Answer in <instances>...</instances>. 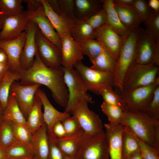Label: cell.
<instances>
[{"mask_svg":"<svg viewBox=\"0 0 159 159\" xmlns=\"http://www.w3.org/2000/svg\"><path fill=\"white\" fill-rule=\"evenodd\" d=\"M19 81L22 85H44L50 90L53 99L58 104L65 107L67 104L68 93L62 67L47 66L42 61L37 53L32 66L21 72Z\"/></svg>","mask_w":159,"mask_h":159,"instance_id":"obj_1","label":"cell"},{"mask_svg":"<svg viewBox=\"0 0 159 159\" xmlns=\"http://www.w3.org/2000/svg\"><path fill=\"white\" fill-rule=\"evenodd\" d=\"M121 124L127 127L138 138L159 152V121L144 112L126 110Z\"/></svg>","mask_w":159,"mask_h":159,"instance_id":"obj_2","label":"cell"},{"mask_svg":"<svg viewBox=\"0 0 159 159\" xmlns=\"http://www.w3.org/2000/svg\"><path fill=\"white\" fill-rule=\"evenodd\" d=\"M140 26L130 30L124 39L114 73V85L123 90V82L127 69L135 62L137 36Z\"/></svg>","mask_w":159,"mask_h":159,"instance_id":"obj_3","label":"cell"},{"mask_svg":"<svg viewBox=\"0 0 159 159\" xmlns=\"http://www.w3.org/2000/svg\"><path fill=\"white\" fill-rule=\"evenodd\" d=\"M159 66L153 63L146 64L134 63L125 74L123 90L133 89L153 83L159 77Z\"/></svg>","mask_w":159,"mask_h":159,"instance_id":"obj_4","label":"cell"},{"mask_svg":"<svg viewBox=\"0 0 159 159\" xmlns=\"http://www.w3.org/2000/svg\"><path fill=\"white\" fill-rule=\"evenodd\" d=\"M62 68L64 81L68 93V101L64 112L69 114L82 101L92 103V98L87 92V88L77 71L74 68L68 69Z\"/></svg>","mask_w":159,"mask_h":159,"instance_id":"obj_5","label":"cell"},{"mask_svg":"<svg viewBox=\"0 0 159 159\" xmlns=\"http://www.w3.org/2000/svg\"><path fill=\"white\" fill-rule=\"evenodd\" d=\"M75 159H110L105 132L93 136L84 133Z\"/></svg>","mask_w":159,"mask_h":159,"instance_id":"obj_6","label":"cell"},{"mask_svg":"<svg viewBox=\"0 0 159 159\" xmlns=\"http://www.w3.org/2000/svg\"><path fill=\"white\" fill-rule=\"evenodd\" d=\"M74 67L78 72L88 91L100 95L104 88L114 85V73L102 72L92 68L82 61L77 63Z\"/></svg>","mask_w":159,"mask_h":159,"instance_id":"obj_7","label":"cell"},{"mask_svg":"<svg viewBox=\"0 0 159 159\" xmlns=\"http://www.w3.org/2000/svg\"><path fill=\"white\" fill-rule=\"evenodd\" d=\"M158 85L159 77L150 85L121 91L120 95L124 105V110H129L143 112Z\"/></svg>","mask_w":159,"mask_h":159,"instance_id":"obj_8","label":"cell"},{"mask_svg":"<svg viewBox=\"0 0 159 159\" xmlns=\"http://www.w3.org/2000/svg\"><path fill=\"white\" fill-rule=\"evenodd\" d=\"M88 103L86 101L81 102L70 113L77 120L84 134L88 136H93L105 131L101 120L97 114L90 109Z\"/></svg>","mask_w":159,"mask_h":159,"instance_id":"obj_9","label":"cell"},{"mask_svg":"<svg viewBox=\"0 0 159 159\" xmlns=\"http://www.w3.org/2000/svg\"><path fill=\"white\" fill-rule=\"evenodd\" d=\"M159 55V42H156L145 29L140 27L136 45L134 63L146 64L153 63Z\"/></svg>","mask_w":159,"mask_h":159,"instance_id":"obj_10","label":"cell"},{"mask_svg":"<svg viewBox=\"0 0 159 159\" xmlns=\"http://www.w3.org/2000/svg\"><path fill=\"white\" fill-rule=\"evenodd\" d=\"M36 40L37 53L42 62L50 67L62 66L60 50L45 38L38 28L36 34Z\"/></svg>","mask_w":159,"mask_h":159,"instance_id":"obj_11","label":"cell"},{"mask_svg":"<svg viewBox=\"0 0 159 159\" xmlns=\"http://www.w3.org/2000/svg\"><path fill=\"white\" fill-rule=\"evenodd\" d=\"M16 82L12 84L10 92L15 97L18 106L26 120L34 104L36 94L41 85H24Z\"/></svg>","mask_w":159,"mask_h":159,"instance_id":"obj_12","label":"cell"},{"mask_svg":"<svg viewBox=\"0 0 159 159\" xmlns=\"http://www.w3.org/2000/svg\"><path fill=\"white\" fill-rule=\"evenodd\" d=\"M26 11L29 21L34 23L42 35L60 50L61 39L46 16L42 4L34 10Z\"/></svg>","mask_w":159,"mask_h":159,"instance_id":"obj_13","label":"cell"},{"mask_svg":"<svg viewBox=\"0 0 159 159\" xmlns=\"http://www.w3.org/2000/svg\"><path fill=\"white\" fill-rule=\"evenodd\" d=\"M29 21L26 11L18 15L7 16L0 31V40L15 39L27 29Z\"/></svg>","mask_w":159,"mask_h":159,"instance_id":"obj_14","label":"cell"},{"mask_svg":"<svg viewBox=\"0 0 159 159\" xmlns=\"http://www.w3.org/2000/svg\"><path fill=\"white\" fill-rule=\"evenodd\" d=\"M38 29L34 23L29 21L20 59L21 72L30 68L34 63L37 53L36 37Z\"/></svg>","mask_w":159,"mask_h":159,"instance_id":"obj_15","label":"cell"},{"mask_svg":"<svg viewBox=\"0 0 159 159\" xmlns=\"http://www.w3.org/2000/svg\"><path fill=\"white\" fill-rule=\"evenodd\" d=\"M26 30L17 38L9 40H0V48L6 53L8 59L9 69L13 72H21L20 59L25 43Z\"/></svg>","mask_w":159,"mask_h":159,"instance_id":"obj_16","label":"cell"},{"mask_svg":"<svg viewBox=\"0 0 159 159\" xmlns=\"http://www.w3.org/2000/svg\"><path fill=\"white\" fill-rule=\"evenodd\" d=\"M95 39L117 60L124 39L105 24L95 30Z\"/></svg>","mask_w":159,"mask_h":159,"instance_id":"obj_17","label":"cell"},{"mask_svg":"<svg viewBox=\"0 0 159 159\" xmlns=\"http://www.w3.org/2000/svg\"><path fill=\"white\" fill-rule=\"evenodd\" d=\"M60 39L62 66L66 69H73L77 63L83 59L80 44L71 35Z\"/></svg>","mask_w":159,"mask_h":159,"instance_id":"obj_18","label":"cell"},{"mask_svg":"<svg viewBox=\"0 0 159 159\" xmlns=\"http://www.w3.org/2000/svg\"><path fill=\"white\" fill-rule=\"evenodd\" d=\"M40 1L46 16L60 38L71 35L75 20L65 15H60L56 13L50 6L48 0Z\"/></svg>","mask_w":159,"mask_h":159,"instance_id":"obj_19","label":"cell"},{"mask_svg":"<svg viewBox=\"0 0 159 159\" xmlns=\"http://www.w3.org/2000/svg\"><path fill=\"white\" fill-rule=\"evenodd\" d=\"M108 143L110 159H122V137L124 126L110 123L104 125Z\"/></svg>","mask_w":159,"mask_h":159,"instance_id":"obj_20","label":"cell"},{"mask_svg":"<svg viewBox=\"0 0 159 159\" xmlns=\"http://www.w3.org/2000/svg\"><path fill=\"white\" fill-rule=\"evenodd\" d=\"M37 93L43 107L44 122L47 126V132L52 133L54 124L57 122L63 121L70 116V114L62 112L56 109L50 102L45 92L40 88Z\"/></svg>","mask_w":159,"mask_h":159,"instance_id":"obj_21","label":"cell"},{"mask_svg":"<svg viewBox=\"0 0 159 159\" xmlns=\"http://www.w3.org/2000/svg\"><path fill=\"white\" fill-rule=\"evenodd\" d=\"M31 145L36 159H48L49 144L47 127L44 122L32 134Z\"/></svg>","mask_w":159,"mask_h":159,"instance_id":"obj_22","label":"cell"},{"mask_svg":"<svg viewBox=\"0 0 159 159\" xmlns=\"http://www.w3.org/2000/svg\"><path fill=\"white\" fill-rule=\"evenodd\" d=\"M101 1L102 7L107 14L106 24L124 39L130 30L127 29L121 22L115 8L113 0H103Z\"/></svg>","mask_w":159,"mask_h":159,"instance_id":"obj_23","label":"cell"},{"mask_svg":"<svg viewBox=\"0 0 159 159\" xmlns=\"http://www.w3.org/2000/svg\"><path fill=\"white\" fill-rule=\"evenodd\" d=\"M74 14L77 19L86 20L102 8L101 0H74Z\"/></svg>","mask_w":159,"mask_h":159,"instance_id":"obj_24","label":"cell"},{"mask_svg":"<svg viewBox=\"0 0 159 159\" xmlns=\"http://www.w3.org/2000/svg\"><path fill=\"white\" fill-rule=\"evenodd\" d=\"M83 133L81 129L74 134L57 138L58 145L64 155L75 158Z\"/></svg>","mask_w":159,"mask_h":159,"instance_id":"obj_25","label":"cell"},{"mask_svg":"<svg viewBox=\"0 0 159 159\" xmlns=\"http://www.w3.org/2000/svg\"><path fill=\"white\" fill-rule=\"evenodd\" d=\"M114 4L121 22L128 30L130 31L138 27L143 23L140 16L132 8Z\"/></svg>","mask_w":159,"mask_h":159,"instance_id":"obj_26","label":"cell"},{"mask_svg":"<svg viewBox=\"0 0 159 159\" xmlns=\"http://www.w3.org/2000/svg\"><path fill=\"white\" fill-rule=\"evenodd\" d=\"M42 106L41 99L36 93L34 104L26 119L27 127L32 134L44 123Z\"/></svg>","mask_w":159,"mask_h":159,"instance_id":"obj_27","label":"cell"},{"mask_svg":"<svg viewBox=\"0 0 159 159\" xmlns=\"http://www.w3.org/2000/svg\"><path fill=\"white\" fill-rule=\"evenodd\" d=\"M3 120L27 127L26 120L18 106L16 97L11 93L7 106L4 110Z\"/></svg>","mask_w":159,"mask_h":159,"instance_id":"obj_28","label":"cell"},{"mask_svg":"<svg viewBox=\"0 0 159 159\" xmlns=\"http://www.w3.org/2000/svg\"><path fill=\"white\" fill-rule=\"evenodd\" d=\"M92 68L107 72L114 73L117 60L107 50L103 48L101 53L91 61Z\"/></svg>","mask_w":159,"mask_h":159,"instance_id":"obj_29","label":"cell"},{"mask_svg":"<svg viewBox=\"0 0 159 159\" xmlns=\"http://www.w3.org/2000/svg\"><path fill=\"white\" fill-rule=\"evenodd\" d=\"M71 35L75 41L80 43L89 39H95V30L86 20L76 19Z\"/></svg>","mask_w":159,"mask_h":159,"instance_id":"obj_30","label":"cell"},{"mask_svg":"<svg viewBox=\"0 0 159 159\" xmlns=\"http://www.w3.org/2000/svg\"><path fill=\"white\" fill-rule=\"evenodd\" d=\"M20 73L9 69L4 74L0 82V103L4 110L7 105L11 85L14 82L19 81Z\"/></svg>","mask_w":159,"mask_h":159,"instance_id":"obj_31","label":"cell"},{"mask_svg":"<svg viewBox=\"0 0 159 159\" xmlns=\"http://www.w3.org/2000/svg\"><path fill=\"white\" fill-rule=\"evenodd\" d=\"M140 150L136 137L129 129L124 126L122 137V155L125 159Z\"/></svg>","mask_w":159,"mask_h":159,"instance_id":"obj_32","label":"cell"},{"mask_svg":"<svg viewBox=\"0 0 159 159\" xmlns=\"http://www.w3.org/2000/svg\"><path fill=\"white\" fill-rule=\"evenodd\" d=\"M7 159H33L35 158L32 150L16 140L6 148Z\"/></svg>","mask_w":159,"mask_h":159,"instance_id":"obj_33","label":"cell"},{"mask_svg":"<svg viewBox=\"0 0 159 159\" xmlns=\"http://www.w3.org/2000/svg\"><path fill=\"white\" fill-rule=\"evenodd\" d=\"M53 10L58 14L67 16L76 20L74 14V0H48Z\"/></svg>","mask_w":159,"mask_h":159,"instance_id":"obj_34","label":"cell"},{"mask_svg":"<svg viewBox=\"0 0 159 159\" xmlns=\"http://www.w3.org/2000/svg\"><path fill=\"white\" fill-rule=\"evenodd\" d=\"M83 55H87L92 61L102 52L103 47L97 39H89L79 43Z\"/></svg>","mask_w":159,"mask_h":159,"instance_id":"obj_35","label":"cell"},{"mask_svg":"<svg viewBox=\"0 0 159 159\" xmlns=\"http://www.w3.org/2000/svg\"><path fill=\"white\" fill-rule=\"evenodd\" d=\"M101 108L102 111L107 116L109 123L121 124L123 111L120 107L103 101L101 105Z\"/></svg>","mask_w":159,"mask_h":159,"instance_id":"obj_36","label":"cell"},{"mask_svg":"<svg viewBox=\"0 0 159 159\" xmlns=\"http://www.w3.org/2000/svg\"><path fill=\"white\" fill-rule=\"evenodd\" d=\"M16 140L11 122L3 120L0 126V146L6 149Z\"/></svg>","mask_w":159,"mask_h":159,"instance_id":"obj_37","label":"cell"},{"mask_svg":"<svg viewBox=\"0 0 159 159\" xmlns=\"http://www.w3.org/2000/svg\"><path fill=\"white\" fill-rule=\"evenodd\" d=\"M22 0H0V10L7 16L19 14L23 12Z\"/></svg>","mask_w":159,"mask_h":159,"instance_id":"obj_38","label":"cell"},{"mask_svg":"<svg viewBox=\"0 0 159 159\" xmlns=\"http://www.w3.org/2000/svg\"><path fill=\"white\" fill-rule=\"evenodd\" d=\"M11 123L16 140L32 150L31 143L32 134L29 129L23 125L12 122Z\"/></svg>","mask_w":159,"mask_h":159,"instance_id":"obj_39","label":"cell"},{"mask_svg":"<svg viewBox=\"0 0 159 159\" xmlns=\"http://www.w3.org/2000/svg\"><path fill=\"white\" fill-rule=\"evenodd\" d=\"M143 23L148 32L156 42H159V11L152 10L148 18Z\"/></svg>","mask_w":159,"mask_h":159,"instance_id":"obj_40","label":"cell"},{"mask_svg":"<svg viewBox=\"0 0 159 159\" xmlns=\"http://www.w3.org/2000/svg\"><path fill=\"white\" fill-rule=\"evenodd\" d=\"M100 95L102 96L104 102L118 106L123 111L124 110V105L120 95L116 93L112 87H107L103 89L100 92Z\"/></svg>","mask_w":159,"mask_h":159,"instance_id":"obj_41","label":"cell"},{"mask_svg":"<svg viewBox=\"0 0 159 159\" xmlns=\"http://www.w3.org/2000/svg\"><path fill=\"white\" fill-rule=\"evenodd\" d=\"M143 112L152 118L159 121V85L155 89L151 100Z\"/></svg>","mask_w":159,"mask_h":159,"instance_id":"obj_42","label":"cell"},{"mask_svg":"<svg viewBox=\"0 0 159 159\" xmlns=\"http://www.w3.org/2000/svg\"><path fill=\"white\" fill-rule=\"evenodd\" d=\"M49 144L48 159H63V154L57 141V138L52 133L47 132Z\"/></svg>","mask_w":159,"mask_h":159,"instance_id":"obj_43","label":"cell"},{"mask_svg":"<svg viewBox=\"0 0 159 159\" xmlns=\"http://www.w3.org/2000/svg\"><path fill=\"white\" fill-rule=\"evenodd\" d=\"M131 8L137 13L143 23L148 18L152 10L149 6L147 1L144 0H134Z\"/></svg>","mask_w":159,"mask_h":159,"instance_id":"obj_44","label":"cell"},{"mask_svg":"<svg viewBox=\"0 0 159 159\" xmlns=\"http://www.w3.org/2000/svg\"><path fill=\"white\" fill-rule=\"evenodd\" d=\"M107 20V14L103 8L85 20L94 29L96 30L106 24Z\"/></svg>","mask_w":159,"mask_h":159,"instance_id":"obj_45","label":"cell"},{"mask_svg":"<svg viewBox=\"0 0 159 159\" xmlns=\"http://www.w3.org/2000/svg\"><path fill=\"white\" fill-rule=\"evenodd\" d=\"M136 138L139 144L143 159H159V152L145 143Z\"/></svg>","mask_w":159,"mask_h":159,"instance_id":"obj_46","label":"cell"},{"mask_svg":"<svg viewBox=\"0 0 159 159\" xmlns=\"http://www.w3.org/2000/svg\"><path fill=\"white\" fill-rule=\"evenodd\" d=\"M65 129L66 135L74 134L81 129L79 124L73 116H69L62 122Z\"/></svg>","mask_w":159,"mask_h":159,"instance_id":"obj_47","label":"cell"},{"mask_svg":"<svg viewBox=\"0 0 159 159\" xmlns=\"http://www.w3.org/2000/svg\"><path fill=\"white\" fill-rule=\"evenodd\" d=\"M52 133L57 138H62L66 135L65 129L62 122H57L54 124L52 128Z\"/></svg>","mask_w":159,"mask_h":159,"instance_id":"obj_48","label":"cell"},{"mask_svg":"<svg viewBox=\"0 0 159 159\" xmlns=\"http://www.w3.org/2000/svg\"><path fill=\"white\" fill-rule=\"evenodd\" d=\"M26 3L27 10L31 11L35 10L42 5L40 0H24Z\"/></svg>","mask_w":159,"mask_h":159,"instance_id":"obj_49","label":"cell"},{"mask_svg":"<svg viewBox=\"0 0 159 159\" xmlns=\"http://www.w3.org/2000/svg\"><path fill=\"white\" fill-rule=\"evenodd\" d=\"M113 1L115 4L131 8L134 0H113Z\"/></svg>","mask_w":159,"mask_h":159,"instance_id":"obj_50","label":"cell"},{"mask_svg":"<svg viewBox=\"0 0 159 159\" xmlns=\"http://www.w3.org/2000/svg\"><path fill=\"white\" fill-rule=\"evenodd\" d=\"M148 4L151 10L156 12L159 11V0H149Z\"/></svg>","mask_w":159,"mask_h":159,"instance_id":"obj_51","label":"cell"},{"mask_svg":"<svg viewBox=\"0 0 159 159\" xmlns=\"http://www.w3.org/2000/svg\"><path fill=\"white\" fill-rule=\"evenodd\" d=\"M8 63L7 55L4 51L0 48V63Z\"/></svg>","mask_w":159,"mask_h":159,"instance_id":"obj_52","label":"cell"},{"mask_svg":"<svg viewBox=\"0 0 159 159\" xmlns=\"http://www.w3.org/2000/svg\"><path fill=\"white\" fill-rule=\"evenodd\" d=\"M9 69L8 63H0V76L4 74Z\"/></svg>","mask_w":159,"mask_h":159,"instance_id":"obj_53","label":"cell"},{"mask_svg":"<svg viewBox=\"0 0 159 159\" xmlns=\"http://www.w3.org/2000/svg\"><path fill=\"white\" fill-rule=\"evenodd\" d=\"M125 159H143L140 149L134 154Z\"/></svg>","mask_w":159,"mask_h":159,"instance_id":"obj_54","label":"cell"},{"mask_svg":"<svg viewBox=\"0 0 159 159\" xmlns=\"http://www.w3.org/2000/svg\"><path fill=\"white\" fill-rule=\"evenodd\" d=\"M6 16L0 10V31L2 29Z\"/></svg>","mask_w":159,"mask_h":159,"instance_id":"obj_55","label":"cell"},{"mask_svg":"<svg viewBox=\"0 0 159 159\" xmlns=\"http://www.w3.org/2000/svg\"><path fill=\"white\" fill-rule=\"evenodd\" d=\"M0 159H7L6 149L0 146Z\"/></svg>","mask_w":159,"mask_h":159,"instance_id":"obj_56","label":"cell"},{"mask_svg":"<svg viewBox=\"0 0 159 159\" xmlns=\"http://www.w3.org/2000/svg\"><path fill=\"white\" fill-rule=\"evenodd\" d=\"M4 109L0 103V126L3 120Z\"/></svg>","mask_w":159,"mask_h":159,"instance_id":"obj_57","label":"cell"},{"mask_svg":"<svg viewBox=\"0 0 159 159\" xmlns=\"http://www.w3.org/2000/svg\"><path fill=\"white\" fill-rule=\"evenodd\" d=\"M63 159H75V158L63 154Z\"/></svg>","mask_w":159,"mask_h":159,"instance_id":"obj_58","label":"cell"},{"mask_svg":"<svg viewBox=\"0 0 159 159\" xmlns=\"http://www.w3.org/2000/svg\"><path fill=\"white\" fill-rule=\"evenodd\" d=\"M4 74H3V75H1V76H0V82H1V80H2V78H3V77L4 75Z\"/></svg>","mask_w":159,"mask_h":159,"instance_id":"obj_59","label":"cell"},{"mask_svg":"<svg viewBox=\"0 0 159 159\" xmlns=\"http://www.w3.org/2000/svg\"><path fill=\"white\" fill-rule=\"evenodd\" d=\"M36 159V158H34V159Z\"/></svg>","mask_w":159,"mask_h":159,"instance_id":"obj_60","label":"cell"}]
</instances>
